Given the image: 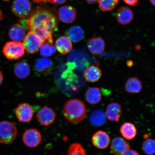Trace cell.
I'll return each instance as SVG.
<instances>
[{
    "label": "cell",
    "mask_w": 155,
    "mask_h": 155,
    "mask_svg": "<svg viewBox=\"0 0 155 155\" xmlns=\"http://www.w3.org/2000/svg\"><path fill=\"white\" fill-rule=\"evenodd\" d=\"M26 21V28L37 35L43 43L53 45V34L57 30L56 15L50 9L38 7L31 12Z\"/></svg>",
    "instance_id": "obj_1"
},
{
    "label": "cell",
    "mask_w": 155,
    "mask_h": 155,
    "mask_svg": "<svg viewBox=\"0 0 155 155\" xmlns=\"http://www.w3.org/2000/svg\"><path fill=\"white\" fill-rule=\"evenodd\" d=\"M86 113V105L82 101L77 99L68 101L63 107V115L71 123H80L84 119Z\"/></svg>",
    "instance_id": "obj_2"
},
{
    "label": "cell",
    "mask_w": 155,
    "mask_h": 155,
    "mask_svg": "<svg viewBox=\"0 0 155 155\" xmlns=\"http://www.w3.org/2000/svg\"><path fill=\"white\" fill-rule=\"evenodd\" d=\"M17 134V128L14 124L7 121L0 122V143L8 144L12 143Z\"/></svg>",
    "instance_id": "obj_3"
},
{
    "label": "cell",
    "mask_w": 155,
    "mask_h": 155,
    "mask_svg": "<svg viewBox=\"0 0 155 155\" xmlns=\"http://www.w3.org/2000/svg\"><path fill=\"white\" fill-rule=\"evenodd\" d=\"M2 53L8 59L16 60L24 55L25 49L22 42L9 41L4 46Z\"/></svg>",
    "instance_id": "obj_4"
},
{
    "label": "cell",
    "mask_w": 155,
    "mask_h": 155,
    "mask_svg": "<svg viewBox=\"0 0 155 155\" xmlns=\"http://www.w3.org/2000/svg\"><path fill=\"white\" fill-rule=\"evenodd\" d=\"M43 43V42L36 35L30 31L25 36L23 44L27 52L34 54L38 51Z\"/></svg>",
    "instance_id": "obj_5"
},
{
    "label": "cell",
    "mask_w": 155,
    "mask_h": 155,
    "mask_svg": "<svg viewBox=\"0 0 155 155\" xmlns=\"http://www.w3.org/2000/svg\"><path fill=\"white\" fill-rule=\"evenodd\" d=\"M31 9V4L28 0H15L12 10L17 16L25 18L28 16Z\"/></svg>",
    "instance_id": "obj_6"
},
{
    "label": "cell",
    "mask_w": 155,
    "mask_h": 155,
    "mask_svg": "<svg viewBox=\"0 0 155 155\" xmlns=\"http://www.w3.org/2000/svg\"><path fill=\"white\" fill-rule=\"evenodd\" d=\"M41 134L35 129H30L25 131L22 139L24 144L30 148L38 147L42 141Z\"/></svg>",
    "instance_id": "obj_7"
},
{
    "label": "cell",
    "mask_w": 155,
    "mask_h": 155,
    "mask_svg": "<svg viewBox=\"0 0 155 155\" xmlns=\"http://www.w3.org/2000/svg\"><path fill=\"white\" fill-rule=\"evenodd\" d=\"M15 115L19 121L28 123L31 120L34 110L30 104L26 103L19 104L15 108Z\"/></svg>",
    "instance_id": "obj_8"
},
{
    "label": "cell",
    "mask_w": 155,
    "mask_h": 155,
    "mask_svg": "<svg viewBox=\"0 0 155 155\" xmlns=\"http://www.w3.org/2000/svg\"><path fill=\"white\" fill-rule=\"evenodd\" d=\"M36 117L41 124L47 127L54 123L56 114L53 109L45 106L39 110Z\"/></svg>",
    "instance_id": "obj_9"
},
{
    "label": "cell",
    "mask_w": 155,
    "mask_h": 155,
    "mask_svg": "<svg viewBox=\"0 0 155 155\" xmlns=\"http://www.w3.org/2000/svg\"><path fill=\"white\" fill-rule=\"evenodd\" d=\"M58 14L60 20L67 24H71L74 22L77 17V12L75 8L69 5L60 7Z\"/></svg>",
    "instance_id": "obj_10"
},
{
    "label": "cell",
    "mask_w": 155,
    "mask_h": 155,
    "mask_svg": "<svg viewBox=\"0 0 155 155\" xmlns=\"http://www.w3.org/2000/svg\"><path fill=\"white\" fill-rule=\"evenodd\" d=\"M87 47L93 55H98L101 54L105 49V42L102 38L94 36L90 38L87 42Z\"/></svg>",
    "instance_id": "obj_11"
},
{
    "label": "cell",
    "mask_w": 155,
    "mask_h": 155,
    "mask_svg": "<svg viewBox=\"0 0 155 155\" xmlns=\"http://www.w3.org/2000/svg\"><path fill=\"white\" fill-rule=\"evenodd\" d=\"M92 140L95 147L101 150L107 148L110 142L109 136L106 132L101 130L94 134L92 137Z\"/></svg>",
    "instance_id": "obj_12"
},
{
    "label": "cell",
    "mask_w": 155,
    "mask_h": 155,
    "mask_svg": "<svg viewBox=\"0 0 155 155\" xmlns=\"http://www.w3.org/2000/svg\"><path fill=\"white\" fill-rule=\"evenodd\" d=\"M130 148L127 141L120 137L114 138L110 145L111 152L115 155H121Z\"/></svg>",
    "instance_id": "obj_13"
},
{
    "label": "cell",
    "mask_w": 155,
    "mask_h": 155,
    "mask_svg": "<svg viewBox=\"0 0 155 155\" xmlns=\"http://www.w3.org/2000/svg\"><path fill=\"white\" fill-rule=\"evenodd\" d=\"M53 66V61L49 58H40L35 63V71L38 74H46L51 70Z\"/></svg>",
    "instance_id": "obj_14"
},
{
    "label": "cell",
    "mask_w": 155,
    "mask_h": 155,
    "mask_svg": "<svg viewBox=\"0 0 155 155\" xmlns=\"http://www.w3.org/2000/svg\"><path fill=\"white\" fill-rule=\"evenodd\" d=\"M120 104L117 103H112L108 104L107 107L105 115L108 120L112 121H118L122 114Z\"/></svg>",
    "instance_id": "obj_15"
},
{
    "label": "cell",
    "mask_w": 155,
    "mask_h": 155,
    "mask_svg": "<svg viewBox=\"0 0 155 155\" xmlns=\"http://www.w3.org/2000/svg\"><path fill=\"white\" fill-rule=\"evenodd\" d=\"M116 17L120 24L126 25L129 24L133 20L134 14L133 11L129 8L123 7L118 10Z\"/></svg>",
    "instance_id": "obj_16"
},
{
    "label": "cell",
    "mask_w": 155,
    "mask_h": 155,
    "mask_svg": "<svg viewBox=\"0 0 155 155\" xmlns=\"http://www.w3.org/2000/svg\"><path fill=\"white\" fill-rule=\"evenodd\" d=\"M83 75L85 80L88 82H97L101 78L102 71L99 68L94 65H91L84 70Z\"/></svg>",
    "instance_id": "obj_17"
},
{
    "label": "cell",
    "mask_w": 155,
    "mask_h": 155,
    "mask_svg": "<svg viewBox=\"0 0 155 155\" xmlns=\"http://www.w3.org/2000/svg\"><path fill=\"white\" fill-rule=\"evenodd\" d=\"M8 35L10 38L13 41L21 42L24 40L26 35V30L21 25L15 24L10 28Z\"/></svg>",
    "instance_id": "obj_18"
},
{
    "label": "cell",
    "mask_w": 155,
    "mask_h": 155,
    "mask_svg": "<svg viewBox=\"0 0 155 155\" xmlns=\"http://www.w3.org/2000/svg\"><path fill=\"white\" fill-rule=\"evenodd\" d=\"M55 47L60 53L65 55L71 51L72 49L73 44L67 37L61 36L56 41Z\"/></svg>",
    "instance_id": "obj_19"
},
{
    "label": "cell",
    "mask_w": 155,
    "mask_h": 155,
    "mask_svg": "<svg viewBox=\"0 0 155 155\" xmlns=\"http://www.w3.org/2000/svg\"><path fill=\"white\" fill-rule=\"evenodd\" d=\"M85 97L88 103L97 104L101 100L102 94L100 89L98 87H91L87 90L85 94Z\"/></svg>",
    "instance_id": "obj_20"
},
{
    "label": "cell",
    "mask_w": 155,
    "mask_h": 155,
    "mask_svg": "<svg viewBox=\"0 0 155 155\" xmlns=\"http://www.w3.org/2000/svg\"><path fill=\"white\" fill-rule=\"evenodd\" d=\"M66 35L71 41L75 42L82 40L84 37V31L81 27L78 26L71 27L66 32Z\"/></svg>",
    "instance_id": "obj_21"
},
{
    "label": "cell",
    "mask_w": 155,
    "mask_h": 155,
    "mask_svg": "<svg viewBox=\"0 0 155 155\" xmlns=\"http://www.w3.org/2000/svg\"><path fill=\"white\" fill-rule=\"evenodd\" d=\"M14 71L15 74L17 77L24 79L26 78L30 74V67L27 62L21 61L15 65Z\"/></svg>",
    "instance_id": "obj_22"
},
{
    "label": "cell",
    "mask_w": 155,
    "mask_h": 155,
    "mask_svg": "<svg viewBox=\"0 0 155 155\" xmlns=\"http://www.w3.org/2000/svg\"><path fill=\"white\" fill-rule=\"evenodd\" d=\"M142 84L141 81L136 77H131L128 79L125 86V90L131 94H137L142 89Z\"/></svg>",
    "instance_id": "obj_23"
},
{
    "label": "cell",
    "mask_w": 155,
    "mask_h": 155,
    "mask_svg": "<svg viewBox=\"0 0 155 155\" xmlns=\"http://www.w3.org/2000/svg\"><path fill=\"white\" fill-rule=\"evenodd\" d=\"M120 132L123 137L129 140L134 138L137 134L135 126L130 123L124 124L120 128Z\"/></svg>",
    "instance_id": "obj_24"
},
{
    "label": "cell",
    "mask_w": 155,
    "mask_h": 155,
    "mask_svg": "<svg viewBox=\"0 0 155 155\" xmlns=\"http://www.w3.org/2000/svg\"><path fill=\"white\" fill-rule=\"evenodd\" d=\"M105 113L101 110H97L93 111L90 117V121L93 125L100 127L106 122Z\"/></svg>",
    "instance_id": "obj_25"
},
{
    "label": "cell",
    "mask_w": 155,
    "mask_h": 155,
    "mask_svg": "<svg viewBox=\"0 0 155 155\" xmlns=\"http://www.w3.org/2000/svg\"><path fill=\"white\" fill-rule=\"evenodd\" d=\"M119 0H98L99 6L104 12L110 11L113 10L117 5Z\"/></svg>",
    "instance_id": "obj_26"
},
{
    "label": "cell",
    "mask_w": 155,
    "mask_h": 155,
    "mask_svg": "<svg viewBox=\"0 0 155 155\" xmlns=\"http://www.w3.org/2000/svg\"><path fill=\"white\" fill-rule=\"evenodd\" d=\"M56 50L53 45L44 42L40 48V53L43 57H49L55 53Z\"/></svg>",
    "instance_id": "obj_27"
},
{
    "label": "cell",
    "mask_w": 155,
    "mask_h": 155,
    "mask_svg": "<svg viewBox=\"0 0 155 155\" xmlns=\"http://www.w3.org/2000/svg\"><path fill=\"white\" fill-rule=\"evenodd\" d=\"M142 150L145 153L148 155H153L155 152V143L153 139H146L143 142Z\"/></svg>",
    "instance_id": "obj_28"
},
{
    "label": "cell",
    "mask_w": 155,
    "mask_h": 155,
    "mask_svg": "<svg viewBox=\"0 0 155 155\" xmlns=\"http://www.w3.org/2000/svg\"><path fill=\"white\" fill-rule=\"evenodd\" d=\"M68 155H86V153L82 145L79 143H74L69 146Z\"/></svg>",
    "instance_id": "obj_29"
},
{
    "label": "cell",
    "mask_w": 155,
    "mask_h": 155,
    "mask_svg": "<svg viewBox=\"0 0 155 155\" xmlns=\"http://www.w3.org/2000/svg\"><path fill=\"white\" fill-rule=\"evenodd\" d=\"M121 155H140L136 151L129 149Z\"/></svg>",
    "instance_id": "obj_30"
},
{
    "label": "cell",
    "mask_w": 155,
    "mask_h": 155,
    "mask_svg": "<svg viewBox=\"0 0 155 155\" xmlns=\"http://www.w3.org/2000/svg\"><path fill=\"white\" fill-rule=\"evenodd\" d=\"M125 2L131 6H135L136 5L139 0H123Z\"/></svg>",
    "instance_id": "obj_31"
},
{
    "label": "cell",
    "mask_w": 155,
    "mask_h": 155,
    "mask_svg": "<svg viewBox=\"0 0 155 155\" xmlns=\"http://www.w3.org/2000/svg\"><path fill=\"white\" fill-rule=\"evenodd\" d=\"M53 3L61 5L65 3L67 0H51Z\"/></svg>",
    "instance_id": "obj_32"
},
{
    "label": "cell",
    "mask_w": 155,
    "mask_h": 155,
    "mask_svg": "<svg viewBox=\"0 0 155 155\" xmlns=\"http://www.w3.org/2000/svg\"><path fill=\"white\" fill-rule=\"evenodd\" d=\"M3 79L2 73V71H0V86H1L2 83L3 82Z\"/></svg>",
    "instance_id": "obj_33"
},
{
    "label": "cell",
    "mask_w": 155,
    "mask_h": 155,
    "mask_svg": "<svg viewBox=\"0 0 155 155\" xmlns=\"http://www.w3.org/2000/svg\"><path fill=\"white\" fill-rule=\"evenodd\" d=\"M87 2L90 4H94L98 2V0H85Z\"/></svg>",
    "instance_id": "obj_34"
},
{
    "label": "cell",
    "mask_w": 155,
    "mask_h": 155,
    "mask_svg": "<svg viewBox=\"0 0 155 155\" xmlns=\"http://www.w3.org/2000/svg\"><path fill=\"white\" fill-rule=\"evenodd\" d=\"M150 2L152 3V5H155V0H150Z\"/></svg>",
    "instance_id": "obj_35"
},
{
    "label": "cell",
    "mask_w": 155,
    "mask_h": 155,
    "mask_svg": "<svg viewBox=\"0 0 155 155\" xmlns=\"http://www.w3.org/2000/svg\"><path fill=\"white\" fill-rule=\"evenodd\" d=\"M3 1H9V0H3Z\"/></svg>",
    "instance_id": "obj_36"
}]
</instances>
